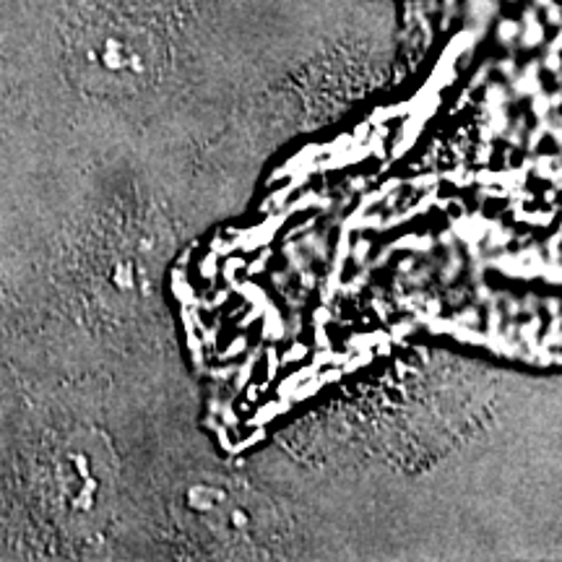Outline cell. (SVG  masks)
I'll return each instance as SVG.
<instances>
[]
</instances>
